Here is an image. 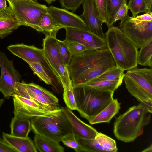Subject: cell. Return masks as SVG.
Wrapping results in <instances>:
<instances>
[{
	"label": "cell",
	"instance_id": "cell-4",
	"mask_svg": "<svg viewBox=\"0 0 152 152\" xmlns=\"http://www.w3.org/2000/svg\"><path fill=\"white\" fill-rule=\"evenodd\" d=\"M76 110L88 121L113 100L114 92L103 91L83 85L73 87Z\"/></svg>",
	"mask_w": 152,
	"mask_h": 152
},
{
	"label": "cell",
	"instance_id": "cell-37",
	"mask_svg": "<svg viewBox=\"0 0 152 152\" xmlns=\"http://www.w3.org/2000/svg\"><path fill=\"white\" fill-rule=\"evenodd\" d=\"M26 84L23 81L17 83L15 87L14 95L32 99L27 92Z\"/></svg>",
	"mask_w": 152,
	"mask_h": 152
},
{
	"label": "cell",
	"instance_id": "cell-5",
	"mask_svg": "<svg viewBox=\"0 0 152 152\" xmlns=\"http://www.w3.org/2000/svg\"><path fill=\"white\" fill-rule=\"evenodd\" d=\"M32 129L35 134L59 143L68 133L72 132L67 117L61 108L31 119Z\"/></svg>",
	"mask_w": 152,
	"mask_h": 152
},
{
	"label": "cell",
	"instance_id": "cell-12",
	"mask_svg": "<svg viewBox=\"0 0 152 152\" xmlns=\"http://www.w3.org/2000/svg\"><path fill=\"white\" fill-rule=\"evenodd\" d=\"M14 118L18 119H31L56 110L44 106L32 99L16 95L13 96Z\"/></svg>",
	"mask_w": 152,
	"mask_h": 152
},
{
	"label": "cell",
	"instance_id": "cell-29",
	"mask_svg": "<svg viewBox=\"0 0 152 152\" xmlns=\"http://www.w3.org/2000/svg\"><path fill=\"white\" fill-rule=\"evenodd\" d=\"M28 64L34 73L41 80L48 85L52 84V79L40 64L32 62Z\"/></svg>",
	"mask_w": 152,
	"mask_h": 152
},
{
	"label": "cell",
	"instance_id": "cell-1",
	"mask_svg": "<svg viewBox=\"0 0 152 152\" xmlns=\"http://www.w3.org/2000/svg\"><path fill=\"white\" fill-rule=\"evenodd\" d=\"M115 65L107 48L88 49L72 56L68 68L73 87L87 83Z\"/></svg>",
	"mask_w": 152,
	"mask_h": 152
},
{
	"label": "cell",
	"instance_id": "cell-35",
	"mask_svg": "<svg viewBox=\"0 0 152 152\" xmlns=\"http://www.w3.org/2000/svg\"><path fill=\"white\" fill-rule=\"evenodd\" d=\"M70 52L72 56L78 55L88 50L83 45L74 41H63Z\"/></svg>",
	"mask_w": 152,
	"mask_h": 152
},
{
	"label": "cell",
	"instance_id": "cell-40",
	"mask_svg": "<svg viewBox=\"0 0 152 152\" xmlns=\"http://www.w3.org/2000/svg\"><path fill=\"white\" fill-rule=\"evenodd\" d=\"M0 152H17L3 139L0 138Z\"/></svg>",
	"mask_w": 152,
	"mask_h": 152
},
{
	"label": "cell",
	"instance_id": "cell-9",
	"mask_svg": "<svg viewBox=\"0 0 152 152\" xmlns=\"http://www.w3.org/2000/svg\"><path fill=\"white\" fill-rule=\"evenodd\" d=\"M119 27L138 49L152 39V21H138L128 15L121 20Z\"/></svg>",
	"mask_w": 152,
	"mask_h": 152
},
{
	"label": "cell",
	"instance_id": "cell-34",
	"mask_svg": "<svg viewBox=\"0 0 152 152\" xmlns=\"http://www.w3.org/2000/svg\"><path fill=\"white\" fill-rule=\"evenodd\" d=\"M127 5L132 13V17H136L140 13H147L144 0H129Z\"/></svg>",
	"mask_w": 152,
	"mask_h": 152
},
{
	"label": "cell",
	"instance_id": "cell-32",
	"mask_svg": "<svg viewBox=\"0 0 152 152\" xmlns=\"http://www.w3.org/2000/svg\"><path fill=\"white\" fill-rule=\"evenodd\" d=\"M61 141L67 146L73 149L76 152H86L80 145L72 132H70L62 139Z\"/></svg>",
	"mask_w": 152,
	"mask_h": 152
},
{
	"label": "cell",
	"instance_id": "cell-7",
	"mask_svg": "<svg viewBox=\"0 0 152 152\" xmlns=\"http://www.w3.org/2000/svg\"><path fill=\"white\" fill-rule=\"evenodd\" d=\"M20 26L32 28L39 32L42 15L47 12L46 5L30 0H7Z\"/></svg>",
	"mask_w": 152,
	"mask_h": 152
},
{
	"label": "cell",
	"instance_id": "cell-6",
	"mask_svg": "<svg viewBox=\"0 0 152 152\" xmlns=\"http://www.w3.org/2000/svg\"><path fill=\"white\" fill-rule=\"evenodd\" d=\"M123 79L130 94L152 110V68H133L127 70Z\"/></svg>",
	"mask_w": 152,
	"mask_h": 152
},
{
	"label": "cell",
	"instance_id": "cell-10",
	"mask_svg": "<svg viewBox=\"0 0 152 152\" xmlns=\"http://www.w3.org/2000/svg\"><path fill=\"white\" fill-rule=\"evenodd\" d=\"M0 91L7 99L13 96L16 83L20 82L21 76L14 66L12 61L0 52Z\"/></svg>",
	"mask_w": 152,
	"mask_h": 152
},
{
	"label": "cell",
	"instance_id": "cell-14",
	"mask_svg": "<svg viewBox=\"0 0 152 152\" xmlns=\"http://www.w3.org/2000/svg\"><path fill=\"white\" fill-rule=\"evenodd\" d=\"M47 11L63 28L70 27L89 30L80 16L65 9L51 6L47 7Z\"/></svg>",
	"mask_w": 152,
	"mask_h": 152
},
{
	"label": "cell",
	"instance_id": "cell-45",
	"mask_svg": "<svg viewBox=\"0 0 152 152\" xmlns=\"http://www.w3.org/2000/svg\"><path fill=\"white\" fill-rule=\"evenodd\" d=\"M4 101L5 100L4 99H0V108L3 104V103H4Z\"/></svg>",
	"mask_w": 152,
	"mask_h": 152
},
{
	"label": "cell",
	"instance_id": "cell-43",
	"mask_svg": "<svg viewBox=\"0 0 152 152\" xmlns=\"http://www.w3.org/2000/svg\"><path fill=\"white\" fill-rule=\"evenodd\" d=\"M142 152H152V144L145 149L142 151Z\"/></svg>",
	"mask_w": 152,
	"mask_h": 152
},
{
	"label": "cell",
	"instance_id": "cell-19",
	"mask_svg": "<svg viewBox=\"0 0 152 152\" xmlns=\"http://www.w3.org/2000/svg\"><path fill=\"white\" fill-rule=\"evenodd\" d=\"M34 144L38 151L41 152H63L64 148L59 143L37 134L34 137Z\"/></svg>",
	"mask_w": 152,
	"mask_h": 152
},
{
	"label": "cell",
	"instance_id": "cell-41",
	"mask_svg": "<svg viewBox=\"0 0 152 152\" xmlns=\"http://www.w3.org/2000/svg\"><path fill=\"white\" fill-rule=\"evenodd\" d=\"M133 18L135 20L141 21H152V13H146Z\"/></svg>",
	"mask_w": 152,
	"mask_h": 152
},
{
	"label": "cell",
	"instance_id": "cell-31",
	"mask_svg": "<svg viewBox=\"0 0 152 152\" xmlns=\"http://www.w3.org/2000/svg\"><path fill=\"white\" fill-rule=\"evenodd\" d=\"M55 44L64 63L68 66L72 57L70 52L63 41L59 40L56 38Z\"/></svg>",
	"mask_w": 152,
	"mask_h": 152
},
{
	"label": "cell",
	"instance_id": "cell-11",
	"mask_svg": "<svg viewBox=\"0 0 152 152\" xmlns=\"http://www.w3.org/2000/svg\"><path fill=\"white\" fill-rule=\"evenodd\" d=\"M7 49L13 54L28 64L32 62L40 64L51 77L52 75L55 76L45 56L42 49L23 43L11 45L7 47Z\"/></svg>",
	"mask_w": 152,
	"mask_h": 152
},
{
	"label": "cell",
	"instance_id": "cell-25",
	"mask_svg": "<svg viewBox=\"0 0 152 152\" xmlns=\"http://www.w3.org/2000/svg\"><path fill=\"white\" fill-rule=\"evenodd\" d=\"M26 87L35 94L42 96L54 104L59 106L58 98L48 91L33 83H26Z\"/></svg>",
	"mask_w": 152,
	"mask_h": 152
},
{
	"label": "cell",
	"instance_id": "cell-24",
	"mask_svg": "<svg viewBox=\"0 0 152 152\" xmlns=\"http://www.w3.org/2000/svg\"><path fill=\"white\" fill-rule=\"evenodd\" d=\"M20 26L15 17L0 18V38L7 36Z\"/></svg>",
	"mask_w": 152,
	"mask_h": 152
},
{
	"label": "cell",
	"instance_id": "cell-33",
	"mask_svg": "<svg viewBox=\"0 0 152 152\" xmlns=\"http://www.w3.org/2000/svg\"><path fill=\"white\" fill-rule=\"evenodd\" d=\"M124 71L116 65L102 74L97 78L100 79L116 80L123 78Z\"/></svg>",
	"mask_w": 152,
	"mask_h": 152
},
{
	"label": "cell",
	"instance_id": "cell-23",
	"mask_svg": "<svg viewBox=\"0 0 152 152\" xmlns=\"http://www.w3.org/2000/svg\"><path fill=\"white\" fill-rule=\"evenodd\" d=\"M140 48L138 52L137 64L152 68V39Z\"/></svg>",
	"mask_w": 152,
	"mask_h": 152
},
{
	"label": "cell",
	"instance_id": "cell-46",
	"mask_svg": "<svg viewBox=\"0 0 152 152\" xmlns=\"http://www.w3.org/2000/svg\"><path fill=\"white\" fill-rule=\"evenodd\" d=\"M32 1H33L34 2H38V0H30Z\"/></svg>",
	"mask_w": 152,
	"mask_h": 152
},
{
	"label": "cell",
	"instance_id": "cell-15",
	"mask_svg": "<svg viewBox=\"0 0 152 152\" xmlns=\"http://www.w3.org/2000/svg\"><path fill=\"white\" fill-rule=\"evenodd\" d=\"M83 12L80 16L91 32L104 38L102 27L103 23L99 17L93 0H85L82 4Z\"/></svg>",
	"mask_w": 152,
	"mask_h": 152
},
{
	"label": "cell",
	"instance_id": "cell-44",
	"mask_svg": "<svg viewBox=\"0 0 152 152\" xmlns=\"http://www.w3.org/2000/svg\"><path fill=\"white\" fill-rule=\"evenodd\" d=\"M48 4H50L52 2L56 1V0H44Z\"/></svg>",
	"mask_w": 152,
	"mask_h": 152
},
{
	"label": "cell",
	"instance_id": "cell-42",
	"mask_svg": "<svg viewBox=\"0 0 152 152\" xmlns=\"http://www.w3.org/2000/svg\"><path fill=\"white\" fill-rule=\"evenodd\" d=\"M145 5L147 13H152L151 12V6L152 0H144Z\"/></svg>",
	"mask_w": 152,
	"mask_h": 152
},
{
	"label": "cell",
	"instance_id": "cell-3",
	"mask_svg": "<svg viewBox=\"0 0 152 152\" xmlns=\"http://www.w3.org/2000/svg\"><path fill=\"white\" fill-rule=\"evenodd\" d=\"M105 36L107 48L116 65L124 71L137 66L138 49L119 28L108 27Z\"/></svg>",
	"mask_w": 152,
	"mask_h": 152
},
{
	"label": "cell",
	"instance_id": "cell-30",
	"mask_svg": "<svg viewBox=\"0 0 152 152\" xmlns=\"http://www.w3.org/2000/svg\"><path fill=\"white\" fill-rule=\"evenodd\" d=\"M125 4H127V0H110L108 7L109 20L107 25L108 27L112 26L115 23L114 19L117 12Z\"/></svg>",
	"mask_w": 152,
	"mask_h": 152
},
{
	"label": "cell",
	"instance_id": "cell-21",
	"mask_svg": "<svg viewBox=\"0 0 152 152\" xmlns=\"http://www.w3.org/2000/svg\"><path fill=\"white\" fill-rule=\"evenodd\" d=\"M39 32L45 35L56 36L58 31L63 28L47 12L42 15L39 26Z\"/></svg>",
	"mask_w": 152,
	"mask_h": 152
},
{
	"label": "cell",
	"instance_id": "cell-26",
	"mask_svg": "<svg viewBox=\"0 0 152 152\" xmlns=\"http://www.w3.org/2000/svg\"><path fill=\"white\" fill-rule=\"evenodd\" d=\"M98 15L107 25L109 20L108 7L110 0H93Z\"/></svg>",
	"mask_w": 152,
	"mask_h": 152
},
{
	"label": "cell",
	"instance_id": "cell-36",
	"mask_svg": "<svg viewBox=\"0 0 152 152\" xmlns=\"http://www.w3.org/2000/svg\"><path fill=\"white\" fill-rule=\"evenodd\" d=\"M85 0H59L61 7L75 12Z\"/></svg>",
	"mask_w": 152,
	"mask_h": 152
},
{
	"label": "cell",
	"instance_id": "cell-18",
	"mask_svg": "<svg viewBox=\"0 0 152 152\" xmlns=\"http://www.w3.org/2000/svg\"><path fill=\"white\" fill-rule=\"evenodd\" d=\"M120 104L117 99L111 102L95 116L89 121L91 125L102 123L110 122L112 118L119 112Z\"/></svg>",
	"mask_w": 152,
	"mask_h": 152
},
{
	"label": "cell",
	"instance_id": "cell-13",
	"mask_svg": "<svg viewBox=\"0 0 152 152\" xmlns=\"http://www.w3.org/2000/svg\"><path fill=\"white\" fill-rule=\"evenodd\" d=\"M64 28L66 31L65 40L79 43L88 49L107 48L105 38L99 37L89 30L70 27Z\"/></svg>",
	"mask_w": 152,
	"mask_h": 152
},
{
	"label": "cell",
	"instance_id": "cell-8",
	"mask_svg": "<svg viewBox=\"0 0 152 152\" xmlns=\"http://www.w3.org/2000/svg\"><path fill=\"white\" fill-rule=\"evenodd\" d=\"M56 36L47 35L42 46L45 56L63 90L72 86L68 66L63 63L55 44Z\"/></svg>",
	"mask_w": 152,
	"mask_h": 152
},
{
	"label": "cell",
	"instance_id": "cell-38",
	"mask_svg": "<svg viewBox=\"0 0 152 152\" xmlns=\"http://www.w3.org/2000/svg\"><path fill=\"white\" fill-rule=\"evenodd\" d=\"M15 17L10 6H8L6 0H0V18Z\"/></svg>",
	"mask_w": 152,
	"mask_h": 152
},
{
	"label": "cell",
	"instance_id": "cell-39",
	"mask_svg": "<svg viewBox=\"0 0 152 152\" xmlns=\"http://www.w3.org/2000/svg\"><path fill=\"white\" fill-rule=\"evenodd\" d=\"M127 4L123 5L118 10L115 17L114 23L117 20H122L126 17L128 15L129 10Z\"/></svg>",
	"mask_w": 152,
	"mask_h": 152
},
{
	"label": "cell",
	"instance_id": "cell-17",
	"mask_svg": "<svg viewBox=\"0 0 152 152\" xmlns=\"http://www.w3.org/2000/svg\"><path fill=\"white\" fill-rule=\"evenodd\" d=\"M3 139L17 152H37L34 143L28 137H20L3 132Z\"/></svg>",
	"mask_w": 152,
	"mask_h": 152
},
{
	"label": "cell",
	"instance_id": "cell-16",
	"mask_svg": "<svg viewBox=\"0 0 152 152\" xmlns=\"http://www.w3.org/2000/svg\"><path fill=\"white\" fill-rule=\"evenodd\" d=\"M61 108L69 121L72 132L75 136L86 139L95 138L98 132L95 129L80 120L67 107Z\"/></svg>",
	"mask_w": 152,
	"mask_h": 152
},
{
	"label": "cell",
	"instance_id": "cell-28",
	"mask_svg": "<svg viewBox=\"0 0 152 152\" xmlns=\"http://www.w3.org/2000/svg\"><path fill=\"white\" fill-rule=\"evenodd\" d=\"M75 137L81 145L86 150V152H104L102 147L96 138L86 139Z\"/></svg>",
	"mask_w": 152,
	"mask_h": 152
},
{
	"label": "cell",
	"instance_id": "cell-47",
	"mask_svg": "<svg viewBox=\"0 0 152 152\" xmlns=\"http://www.w3.org/2000/svg\"><path fill=\"white\" fill-rule=\"evenodd\" d=\"M0 138H1L0 136Z\"/></svg>",
	"mask_w": 152,
	"mask_h": 152
},
{
	"label": "cell",
	"instance_id": "cell-27",
	"mask_svg": "<svg viewBox=\"0 0 152 152\" xmlns=\"http://www.w3.org/2000/svg\"><path fill=\"white\" fill-rule=\"evenodd\" d=\"M102 147L104 152H116L118 150L115 140L101 132L95 137Z\"/></svg>",
	"mask_w": 152,
	"mask_h": 152
},
{
	"label": "cell",
	"instance_id": "cell-20",
	"mask_svg": "<svg viewBox=\"0 0 152 152\" xmlns=\"http://www.w3.org/2000/svg\"><path fill=\"white\" fill-rule=\"evenodd\" d=\"M123 78H122L116 80H109L100 79L97 77L84 84L79 85L87 86L101 91H109L114 92L121 84Z\"/></svg>",
	"mask_w": 152,
	"mask_h": 152
},
{
	"label": "cell",
	"instance_id": "cell-22",
	"mask_svg": "<svg viewBox=\"0 0 152 152\" xmlns=\"http://www.w3.org/2000/svg\"><path fill=\"white\" fill-rule=\"evenodd\" d=\"M10 127L11 134L20 137H27L32 129L31 119H18L13 117Z\"/></svg>",
	"mask_w": 152,
	"mask_h": 152
},
{
	"label": "cell",
	"instance_id": "cell-2",
	"mask_svg": "<svg viewBox=\"0 0 152 152\" xmlns=\"http://www.w3.org/2000/svg\"><path fill=\"white\" fill-rule=\"evenodd\" d=\"M152 111L141 102L129 108L115 118L113 130L115 137L125 142L134 141L150 123Z\"/></svg>",
	"mask_w": 152,
	"mask_h": 152
}]
</instances>
